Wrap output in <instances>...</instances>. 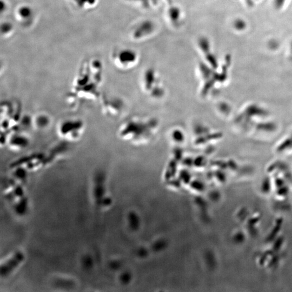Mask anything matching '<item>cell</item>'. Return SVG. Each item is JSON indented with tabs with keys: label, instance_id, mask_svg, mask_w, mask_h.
<instances>
[{
	"label": "cell",
	"instance_id": "cell-15",
	"mask_svg": "<svg viewBox=\"0 0 292 292\" xmlns=\"http://www.w3.org/2000/svg\"><path fill=\"white\" fill-rule=\"evenodd\" d=\"M9 183L10 185L14 188V193L15 195L18 196L20 198L23 197L24 196V194H23V191L22 188L20 186L18 185L16 183V181L14 179H10L9 180Z\"/></svg>",
	"mask_w": 292,
	"mask_h": 292
},
{
	"label": "cell",
	"instance_id": "cell-6",
	"mask_svg": "<svg viewBox=\"0 0 292 292\" xmlns=\"http://www.w3.org/2000/svg\"><path fill=\"white\" fill-rule=\"evenodd\" d=\"M15 16L21 24L27 26L34 21L35 12L33 9L28 5L21 4L16 8Z\"/></svg>",
	"mask_w": 292,
	"mask_h": 292
},
{
	"label": "cell",
	"instance_id": "cell-17",
	"mask_svg": "<svg viewBox=\"0 0 292 292\" xmlns=\"http://www.w3.org/2000/svg\"><path fill=\"white\" fill-rule=\"evenodd\" d=\"M171 137L174 141L177 143H181L184 140V135L182 131L180 130H175L173 131L171 134Z\"/></svg>",
	"mask_w": 292,
	"mask_h": 292
},
{
	"label": "cell",
	"instance_id": "cell-4",
	"mask_svg": "<svg viewBox=\"0 0 292 292\" xmlns=\"http://www.w3.org/2000/svg\"><path fill=\"white\" fill-rule=\"evenodd\" d=\"M156 24L153 21L146 19L139 22L132 29L131 37L135 41H140L153 34L156 29Z\"/></svg>",
	"mask_w": 292,
	"mask_h": 292
},
{
	"label": "cell",
	"instance_id": "cell-13",
	"mask_svg": "<svg viewBox=\"0 0 292 292\" xmlns=\"http://www.w3.org/2000/svg\"><path fill=\"white\" fill-rule=\"evenodd\" d=\"M197 46L200 51L201 52L203 55H204V57L205 55L212 54V52H210L211 46L210 41L207 37L204 36L200 37L199 38L197 39Z\"/></svg>",
	"mask_w": 292,
	"mask_h": 292
},
{
	"label": "cell",
	"instance_id": "cell-9",
	"mask_svg": "<svg viewBox=\"0 0 292 292\" xmlns=\"http://www.w3.org/2000/svg\"><path fill=\"white\" fill-rule=\"evenodd\" d=\"M32 127L38 130L46 129L51 125V119L45 113H38L32 117Z\"/></svg>",
	"mask_w": 292,
	"mask_h": 292
},
{
	"label": "cell",
	"instance_id": "cell-12",
	"mask_svg": "<svg viewBox=\"0 0 292 292\" xmlns=\"http://www.w3.org/2000/svg\"><path fill=\"white\" fill-rule=\"evenodd\" d=\"M74 6L81 10H89L97 6V0H69Z\"/></svg>",
	"mask_w": 292,
	"mask_h": 292
},
{
	"label": "cell",
	"instance_id": "cell-5",
	"mask_svg": "<svg viewBox=\"0 0 292 292\" xmlns=\"http://www.w3.org/2000/svg\"><path fill=\"white\" fill-rule=\"evenodd\" d=\"M30 144V139L28 135L19 131L10 133L6 145L11 151L18 152L27 148Z\"/></svg>",
	"mask_w": 292,
	"mask_h": 292
},
{
	"label": "cell",
	"instance_id": "cell-2",
	"mask_svg": "<svg viewBox=\"0 0 292 292\" xmlns=\"http://www.w3.org/2000/svg\"><path fill=\"white\" fill-rule=\"evenodd\" d=\"M113 58L117 67L122 69H127L134 66L137 62L138 55L134 49L122 48L113 53Z\"/></svg>",
	"mask_w": 292,
	"mask_h": 292
},
{
	"label": "cell",
	"instance_id": "cell-7",
	"mask_svg": "<svg viewBox=\"0 0 292 292\" xmlns=\"http://www.w3.org/2000/svg\"><path fill=\"white\" fill-rule=\"evenodd\" d=\"M121 106L122 103L119 100L105 97L103 100L102 109L105 114L115 116L122 111Z\"/></svg>",
	"mask_w": 292,
	"mask_h": 292
},
{
	"label": "cell",
	"instance_id": "cell-16",
	"mask_svg": "<svg viewBox=\"0 0 292 292\" xmlns=\"http://www.w3.org/2000/svg\"><path fill=\"white\" fill-rule=\"evenodd\" d=\"M13 168H16L15 171L14 173V174L15 176L17 179L20 180H24L26 179L27 171L24 168L19 166V167Z\"/></svg>",
	"mask_w": 292,
	"mask_h": 292
},
{
	"label": "cell",
	"instance_id": "cell-10",
	"mask_svg": "<svg viewBox=\"0 0 292 292\" xmlns=\"http://www.w3.org/2000/svg\"><path fill=\"white\" fill-rule=\"evenodd\" d=\"M168 18L174 27L180 26L182 20V12L177 6H171L167 10Z\"/></svg>",
	"mask_w": 292,
	"mask_h": 292
},
{
	"label": "cell",
	"instance_id": "cell-18",
	"mask_svg": "<svg viewBox=\"0 0 292 292\" xmlns=\"http://www.w3.org/2000/svg\"><path fill=\"white\" fill-rule=\"evenodd\" d=\"M12 30V26L9 23H4L2 27V33L7 35Z\"/></svg>",
	"mask_w": 292,
	"mask_h": 292
},
{
	"label": "cell",
	"instance_id": "cell-14",
	"mask_svg": "<svg viewBox=\"0 0 292 292\" xmlns=\"http://www.w3.org/2000/svg\"><path fill=\"white\" fill-rule=\"evenodd\" d=\"M27 208V199L23 196L20 198V201L16 206V211L19 215H23Z\"/></svg>",
	"mask_w": 292,
	"mask_h": 292
},
{
	"label": "cell",
	"instance_id": "cell-11",
	"mask_svg": "<svg viewBox=\"0 0 292 292\" xmlns=\"http://www.w3.org/2000/svg\"><path fill=\"white\" fill-rule=\"evenodd\" d=\"M143 88L146 91H150L154 83H157V77L155 71L153 68H149L145 71L143 77Z\"/></svg>",
	"mask_w": 292,
	"mask_h": 292
},
{
	"label": "cell",
	"instance_id": "cell-1",
	"mask_svg": "<svg viewBox=\"0 0 292 292\" xmlns=\"http://www.w3.org/2000/svg\"><path fill=\"white\" fill-rule=\"evenodd\" d=\"M85 123L81 119H65L60 121L57 125V134L63 141L75 142L82 138L85 133Z\"/></svg>",
	"mask_w": 292,
	"mask_h": 292
},
{
	"label": "cell",
	"instance_id": "cell-8",
	"mask_svg": "<svg viewBox=\"0 0 292 292\" xmlns=\"http://www.w3.org/2000/svg\"><path fill=\"white\" fill-rule=\"evenodd\" d=\"M24 259V256L22 252H16L12 258L8 260L5 264H3L1 267L0 274L1 276H6L9 274L23 261Z\"/></svg>",
	"mask_w": 292,
	"mask_h": 292
},
{
	"label": "cell",
	"instance_id": "cell-3",
	"mask_svg": "<svg viewBox=\"0 0 292 292\" xmlns=\"http://www.w3.org/2000/svg\"><path fill=\"white\" fill-rule=\"evenodd\" d=\"M50 161L51 159L47 158L44 154H32L15 161L11 165L10 168H13L26 165L27 169H32L41 166L46 165Z\"/></svg>",
	"mask_w": 292,
	"mask_h": 292
}]
</instances>
